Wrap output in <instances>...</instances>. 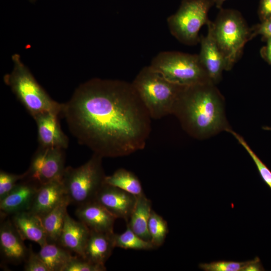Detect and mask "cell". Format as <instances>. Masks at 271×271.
<instances>
[{
  "instance_id": "33",
  "label": "cell",
  "mask_w": 271,
  "mask_h": 271,
  "mask_svg": "<svg viewBox=\"0 0 271 271\" xmlns=\"http://www.w3.org/2000/svg\"><path fill=\"white\" fill-rule=\"evenodd\" d=\"M266 45L260 50L261 57L271 65V38L266 40Z\"/></svg>"
},
{
  "instance_id": "5",
  "label": "cell",
  "mask_w": 271,
  "mask_h": 271,
  "mask_svg": "<svg viewBox=\"0 0 271 271\" xmlns=\"http://www.w3.org/2000/svg\"><path fill=\"white\" fill-rule=\"evenodd\" d=\"M207 25L224 57L226 71L231 70L240 58L245 44L251 40L250 28L238 11L222 8L215 21H209Z\"/></svg>"
},
{
  "instance_id": "17",
  "label": "cell",
  "mask_w": 271,
  "mask_h": 271,
  "mask_svg": "<svg viewBox=\"0 0 271 271\" xmlns=\"http://www.w3.org/2000/svg\"><path fill=\"white\" fill-rule=\"evenodd\" d=\"M90 232L85 224L80 220H74L67 213L58 244L83 257Z\"/></svg>"
},
{
  "instance_id": "19",
  "label": "cell",
  "mask_w": 271,
  "mask_h": 271,
  "mask_svg": "<svg viewBox=\"0 0 271 271\" xmlns=\"http://www.w3.org/2000/svg\"><path fill=\"white\" fill-rule=\"evenodd\" d=\"M113 233L91 230L83 258L96 264L104 265L115 247L112 240Z\"/></svg>"
},
{
  "instance_id": "29",
  "label": "cell",
  "mask_w": 271,
  "mask_h": 271,
  "mask_svg": "<svg viewBox=\"0 0 271 271\" xmlns=\"http://www.w3.org/2000/svg\"><path fill=\"white\" fill-rule=\"evenodd\" d=\"M23 174H14L2 170L0 172V200L6 196L17 184L25 178Z\"/></svg>"
},
{
  "instance_id": "4",
  "label": "cell",
  "mask_w": 271,
  "mask_h": 271,
  "mask_svg": "<svg viewBox=\"0 0 271 271\" xmlns=\"http://www.w3.org/2000/svg\"><path fill=\"white\" fill-rule=\"evenodd\" d=\"M131 83L151 118L154 119L173 114L185 87L169 81L150 66L144 67Z\"/></svg>"
},
{
  "instance_id": "11",
  "label": "cell",
  "mask_w": 271,
  "mask_h": 271,
  "mask_svg": "<svg viewBox=\"0 0 271 271\" xmlns=\"http://www.w3.org/2000/svg\"><path fill=\"white\" fill-rule=\"evenodd\" d=\"M39 186L25 178L19 182L6 196L0 200L1 216L28 211Z\"/></svg>"
},
{
  "instance_id": "25",
  "label": "cell",
  "mask_w": 271,
  "mask_h": 271,
  "mask_svg": "<svg viewBox=\"0 0 271 271\" xmlns=\"http://www.w3.org/2000/svg\"><path fill=\"white\" fill-rule=\"evenodd\" d=\"M151 241L157 248L164 243L168 233L167 221L159 214L152 210L148 224Z\"/></svg>"
},
{
  "instance_id": "2",
  "label": "cell",
  "mask_w": 271,
  "mask_h": 271,
  "mask_svg": "<svg viewBox=\"0 0 271 271\" xmlns=\"http://www.w3.org/2000/svg\"><path fill=\"white\" fill-rule=\"evenodd\" d=\"M173 114L187 132L196 138L216 132L224 125L222 98L212 82L185 86Z\"/></svg>"
},
{
  "instance_id": "36",
  "label": "cell",
  "mask_w": 271,
  "mask_h": 271,
  "mask_svg": "<svg viewBox=\"0 0 271 271\" xmlns=\"http://www.w3.org/2000/svg\"><path fill=\"white\" fill-rule=\"evenodd\" d=\"M31 2H35L36 0H29Z\"/></svg>"
},
{
  "instance_id": "6",
  "label": "cell",
  "mask_w": 271,
  "mask_h": 271,
  "mask_svg": "<svg viewBox=\"0 0 271 271\" xmlns=\"http://www.w3.org/2000/svg\"><path fill=\"white\" fill-rule=\"evenodd\" d=\"M102 158L94 154L87 162L78 167L65 168L62 181L70 204L78 206L95 199L105 183Z\"/></svg>"
},
{
  "instance_id": "28",
  "label": "cell",
  "mask_w": 271,
  "mask_h": 271,
  "mask_svg": "<svg viewBox=\"0 0 271 271\" xmlns=\"http://www.w3.org/2000/svg\"><path fill=\"white\" fill-rule=\"evenodd\" d=\"M104 265L93 263L82 257L72 256L63 271H105Z\"/></svg>"
},
{
  "instance_id": "22",
  "label": "cell",
  "mask_w": 271,
  "mask_h": 271,
  "mask_svg": "<svg viewBox=\"0 0 271 271\" xmlns=\"http://www.w3.org/2000/svg\"><path fill=\"white\" fill-rule=\"evenodd\" d=\"M70 252L58 243L47 242L38 254L49 271H63L73 256Z\"/></svg>"
},
{
  "instance_id": "20",
  "label": "cell",
  "mask_w": 271,
  "mask_h": 271,
  "mask_svg": "<svg viewBox=\"0 0 271 271\" xmlns=\"http://www.w3.org/2000/svg\"><path fill=\"white\" fill-rule=\"evenodd\" d=\"M152 209V201L144 193L137 196V201L127 225L137 235L151 241L148 224Z\"/></svg>"
},
{
  "instance_id": "27",
  "label": "cell",
  "mask_w": 271,
  "mask_h": 271,
  "mask_svg": "<svg viewBox=\"0 0 271 271\" xmlns=\"http://www.w3.org/2000/svg\"><path fill=\"white\" fill-rule=\"evenodd\" d=\"M251 262L252 260L243 262L219 260L202 263L199 267L204 271H246Z\"/></svg>"
},
{
  "instance_id": "26",
  "label": "cell",
  "mask_w": 271,
  "mask_h": 271,
  "mask_svg": "<svg viewBox=\"0 0 271 271\" xmlns=\"http://www.w3.org/2000/svg\"><path fill=\"white\" fill-rule=\"evenodd\" d=\"M226 130L232 134V136H233V137L237 140L238 143L247 151L255 163L262 179L271 189V171L270 170L251 150L241 136L231 129L227 128Z\"/></svg>"
},
{
  "instance_id": "16",
  "label": "cell",
  "mask_w": 271,
  "mask_h": 271,
  "mask_svg": "<svg viewBox=\"0 0 271 271\" xmlns=\"http://www.w3.org/2000/svg\"><path fill=\"white\" fill-rule=\"evenodd\" d=\"M66 196L62 180L43 184L39 186L28 211L41 218L54 208Z\"/></svg>"
},
{
  "instance_id": "15",
  "label": "cell",
  "mask_w": 271,
  "mask_h": 271,
  "mask_svg": "<svg viewBox=\"0 0 271 271\" xmlns=\"http://www.w3.org/2000/svg\"><path fill=\"white\" fill-rule=\"evenodd\" d=\"M75 215L90 230L114 232L113 226L117 218L95 200L78 206Z\"/></svg>"
},
{
  "instance_id": "13",
  "label": "cell",
  "mask_w": 271,
  "mask_h": 271,
  "mask_svg": "<svg viewBox=\"0 0 271 271\" xmlns=\"http://www.w3.org/2000/svg\"><path fill=\"white\" fill-rule=\"evenodd\" d=\"M24 240L12 220L3 219L0 226V249L6 261L19 264L25 261L29 248Z\"/></svg>"
},
{
  "instance_id": "18",
  "label": "cell",
  "mask_w": 271,
  "mask_h": 271,
  "mask_svg": "<svg viewBox=\"0 0 271 271\" xmlns=\"http://www.w3.org/2000/svg\"><path fill=\"white\" fill-rule=\"evenodd\" d=\"M12 221L24 240L38 244L40 247L48 242L41 218L29 211L13 215Z\"/></svg>"
},
{
  "instance_id": "12",
  "label": "cell",
  "mask_w": 271,
  "mask_h": 271,
  "mask_svg": "<svg viewBox=\"0 0 271 271\" xmlns=\"http://www.w3.org/2000/svg\"><path fill=\"white\" fill-rule=\"evenodd\" d=\"M207 27V35L200 36V51L198 56L211 81L214 84L221 79L223 71L226 70V63L211 28L208 25Z\"/></svg>"
},
{
  "instance_id": "30",
  "label": "cell",
  "mask_w": 271,
  "mask_h": 271,
  "mask_svg": "<svg viewBox=\"0 0 271 271\" xmlns=\"http://www.w3.org/2000/svg\"><path fill=\"white\" fill-rule=\"evenodd\" d=\"M24 262V270L49 271L38 253L34 252L31 248H29L28 256Z\"/></svg>"
},
{
  "instance_id": "35",
  "label": "cell",
  "mask_w": 271,
  "mask_h": 271,
  "mask_svg": "<svg viewBox=\"0 0 271 271\" xmlns=\"http://www.w3.org/2000/svg\"><path fill=\"white\" fill-rule=\"evenodd\" d=\"M262 128L265 130H271V127L269 126H264L262 127Z\"/></svg>"
},
{
  "instance_id": "8",
  "label": "cell",
  "mask_w": 271,
  "mask_h": 271,
  "mask_svg": "<svg viewBox=\"0 0 271 271\" xmlns=\"http://www.w3.org/2000/svg\"><path fill=\"white\" fill-rule=\"evenodd\" d=\"M214 5L213 0H182L177 12L167 19L172 35L185 45L197 44L199 32L210 21L208 12Z\"/></svg>"
},
{
  "instance_id": "24",
  "label": "cell",
  "mask_w": 271,
  "mask_h": 271,
  "mask_svg": "<svg viewBox=\"0 0 271 271\" xmlns=\"http://www.w3.org/2000/svg\"><path fill=\"white\" fill-rule=\"evenodd\" d=\"M112 240L115 247L125 249L148 250L156 248L151 241L141 238L127 225L123 232L120 234L113 233Z\"/></svg>"
},
{
  "instance_id": "32",
  "label": "cell",
  "mask_w": 271,
  "mask_h": 271,
  "mask_svg": "<svg viewBox=\"0 0 271 271\" xmlns=\"http://www.w3.org/2000/svg\"><path fill=\"white\" fill-rule=\"evenodd\" d=\"M257 12L261 22L271 18V0H260Z\"/></svg>"
},
{
  "instance_id": "14",
  "label": "cell",
  "mask_w": 271,
  "mask_h": 271,
  "mask_svg": "<svg viewBox=\"0 0 271 271\" xmlns=\"http://www.w3.org/2000/svg\"><path fill=\"white\" fill-rule=\"evenodd\" d=\"M59 115L54 112H46L34 118L37 124L40 147L62 149L68 147V139L61 128Z\"/></svg>"
},
{
  "instance_id": "34",
  "label": "cell",
  "mask_w": 271,
  "mask_h": 271,
  "mask_svg": "<svg viewBox=\"0 0 271 271\" xmlns=\"http://www.w3.org/2000/svg\"><path fill=\"white\" fill-rule=\"evenodd\" d=\"M216 8L220 9L223 3L226 0H213Z\"/></svg>"
},
{
  "instance_id": "31",
  "label": "cell",
  "mask_w": 271,
  "mask_h": 271,
  "mask_svg": "<svg viewBox=\"0 0 271 271\" xmlns=\"http://www.w3.org/2000/svg\"><path fill=\"white\" fill-rule=\"evenodd\" d=\"M251 40L258 35L262 36V40L265 41L271 38V18L254 25L250 28Z\"/></svg>"
},
{
  "instance_id": "1",
  "label": "cell",
  "mask_w": 271,
  "mask_h": 271,
  "mask_svg": "<svg viewBox=\"0 0 271 271\" xmlns=\"http://www.w3.org/2000/svg\"><path fill=\"white\" fill-rule=\"evenodd\" d=\"M61 115L79 144L102 158L143 150L151 118L132 83L91 79L63 103Z\"/></svg>"
},
{
  "instance_id": "7",
  "label": "cell",
  "mask_w": 271,
  "mask_h": 271,
  "mask_svg": "<svg viewBox=\"0 0 271 271\" xmlns=\"http://www.w3.org/2000/svg\"><path fill=\"white\" fill-rule=\"evenodd\" d=\"M150 66L166 79L178 85L189 86L212 82L198 54L162 52L153 58Z\"/></svg>"
},
{
  "instance_id": "9",
  "label": "cell",
  "mask_w": 271,
  "mask_h": 271,
  "mask_svg": "<svg viewBox=\"0 0 271 271\" xmlns=\"http://www.w3.org/2000/svg\"><path fill=\"white\" fill-rule=\"evenodd\" d=\"M60 148L39 147L35 153L25 178L39 186L62 180L65 169V154Z\"/></svg>"
},
{
  "instance_id": "10",
  "label": "cell",
  "mask_w": 271,
  "mask_h": 271,
  "mask_svg": "<svg viewBox=\"0 0 271 271\" xmlns=\"http://www.w3.org/2000/svg\"><path fill=\"white\" fill-rule=\"evenodd\" d=\"M95 200L116 218L127 222L135 206L137 196L104 183Z\"/></svg>"
},
{
  "instance_id": "3",
  "label": "cell",
  "mask_w": 271,
  "mask_h": 271,
  "mask_svg": "<svg viewBox=\"0 0 271 271\" xmlns=\"http://www.w3.org/2000/svg\"><path fill=\"white\" fill-rule=\"evenodd\" d=\"M13 68L4 77L18 100L34 118L46 112L61 115L63 103L54 100L36 81L18 54L13 55Z\"/></svg>"
},
{
  "instance_id": "23",
  "label": "cell",
  "mask_w": 271,
  "mask_h": 271,
  "mask_svg": "<svg viewBox=\"0 0 271 271\" xmlns=\"http://www.w3.org/2000/svg\"><path fill=\"white\" fill-rule=\"evenodd\" d=\"M104 182L136 196L144 193L138 177L132 172L123 168L118 169L112 175L106 176Z\"/></svg>"
},
{
  "instance_id": "21",
  "label": "cell",
  "mask_w": 271,
  "mask_h": 271,
  "mask_svg": "<svg viewBox=\"0 0 271 271\" xmlns=\"http://www.w3.org/2000/svg\"><path fill=\"white\" fill-rule=\"evenodd\" d=\"M70 202L66 196L54 208L41 217L48 242L59 243Z\"/></svg>"
}]
</instances>
